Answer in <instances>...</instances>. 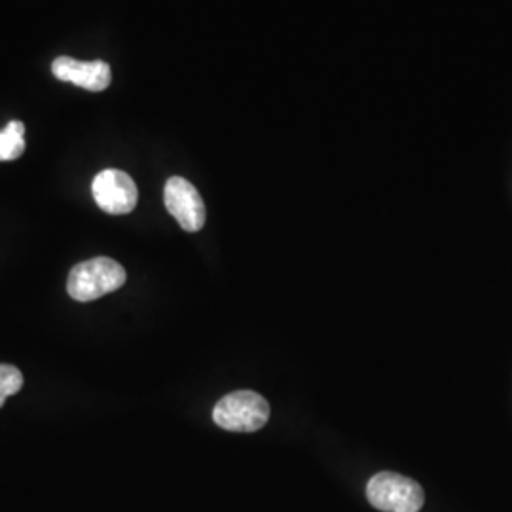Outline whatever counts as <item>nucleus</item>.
Wrapping results in <instances>:
<instances>
[{"label": "nucleus", "mask_w": 512, "mask_h": 512, "mask_svg": "<svg viewBox=\"0 0 512 512\" xmlns=\"http://www.w3.org/2000/svg\"><path fill=\"white\" fill-rule=\"evenodd\" d=\"M23 152H25V126L18 120H12L0 131V162L18 160Z\"/></svg>", "instance_id": "0eeeda50"}, {"label": "nucleus", "mask_w": 512, "mask_h": 512, "mask_svg": "<svg viewBox=\"0 0 512 512\" xmlns=\"http://www.w3.org/2000/svg\"><path fill=\"white\" fill-rule=\"evenodd\" d=\"M164 202L173 219L186 232H200L205 224V203L196 186L183 177H171L164 188Z\"/></svg>", "instance_id": "39448f33"}, {"label": "nucleus", "mask_w": 512, "mask_h": 512, "mask_svg": "<svg viewBox=\"0 0 512 512\" xmlns=\"http://www.w3.org/2000/svg\"><path fill=\"white\" fill-rule=\"evenodd\" d=\"M213 420L226 431L255 433L270 420V404L255 391H236L220 399Z\"/></svg>", "instance_id": "f03ea898"}, {"label": "nucleus", "mask_w": 512, "mask_h": 512, "mask_svg": "<svg viewBox=\"0 0 512 512\" xmlns=\"http://www.w3.org/2000/svg\"><path fill=\"white\" fill-rule=\"evenodd\" d=\"M23 387V374L16 366L0 365V391L6 397H12L21 391Z\"/></svg>", "instance_id": "6e6552de"}, {"label": "nucleus", "mask_w": 512, "mask_h": 512, "mask_svg": "<svg viewBox=\"0 0 512 512\" xmlns=\"http://www.w3.org/2000/svg\"><path fill=\"white\" fill-rule=\"evenodd\" d=\"M93 200L109 215H128L139 202L137 184L126 171L105 169L92 184Z\"/></svg>", "instance_id": "20e7f679"}, {"label": "nucleus", "mask_w": 512, "mask_h": 512, "mask_svg": "<svg viewBox=\"0 0 512 512\" xmlns=\"http://www.w3.org/2000/svg\"><path fill=\"white\" fill-rule=\"evenodd\" d=\"M366 497L372 507L384 512H420L425 503V494L416 480L389 471L370 478Z\"/></svg>", "instance_id": "7ed1b4c3"}, {"label": "nucleus", "mask_w": 512, "mask_h": 512, "mask_svg": "<svg viewBox=\"0 0 512 512\" xmlns=\"http://www.w3.org/2000/svg\"><path fill=\"white\" fill-rule=\"evenodd\" d=\"M126 277L122 264L109 256H97L74 266L67 279V291L76 302H93L118 291L126 283Z\"/></svg>", "instance_id": "f257e3e1"}, {"label": "nucleus", "mask_w": 512, "mask_h": 512, "mask_svg": "<svg viewBox=\"0 0 512 512\" xmlns=\"http://www.w3.org/2000/svg\"><path fill=\"white\" fill-rule=\"evenodd\" d=\"M6 399H8V397H6V395H4L2 391H0V408L4 406V403H6Z\"/></svg>", "instance_id": "1a4fd4ad"}, {"label": "nucleus", "mask_w": 512, "mask_h": 512, "mask_svg": "<svg viewBox=\"0 0 512 512\" xmlns=\"http://www.w3.org/2000/svg\"><path fill=\"white\" fill-rule=\"evenodd\" d=\"M52 73L57 80L73 82L76 86L90 90V92H103L110 86L112 73L109 63L105 61H78L73 57H57L52 63Z\"/></svg>", "instance_id": "423d86ee"}]
</instances>
